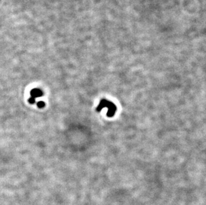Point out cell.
I'll use <instances>...</instances> for the list:
<instances>
[{
	"label": "cell",
	"instance_id": "277c9868",
	"mask_svg": "<svg viewBox=\"0 0 206 205\" xmlns=\"http://www.w3.org/2000/svg\"><path fill=\"white\" fill-rule=\"evenodd\" d=\"M35 99H32V97H30V99H29V102H30V103H31V104H34V103H35Z\"/></svg>",
	"mask_w": 206,
	"mask_h": 205
},
{
	"label": "cell",
	"instance_id": "7a4b0ae2",
	"mask_svg": "<svg viewBox=\"0 0 206 205\" xmlns=\"http://www.w3.org/2000/svg\"><path fill=\"white\" fill-rule=\"evenodd\" d=\"M31 97L32 99L35 100V98H38L39 97H41L44 95V93L39 89H33L30 91Z\"/></svg>",
	"mask_w": 206,
	"mask_h": 205
},
{
	"label": "cell",
	"instance_id": "3957f363",
	"mask_svg": "<svg viewBox=\"0 0 206 205\" xmlns=\"http://www.w3.org/2000/svg\"><path fill=\"white\" fill-rule=\"evenodd\" d=\"M37 106H38L39 108H43L45 107V103L44 101H39L37 103Z\"/></svg>",
	"mask_w": 206,
	"mask_h": 205
},
{
	"label": "cell",
	"instance_id": "6da1fadb",
	"mask_svg": "<svg viewBox=\"0 0 206 205\" xmlns=\"http://www.w3.org/2000/svg\"><path fill=\"white\" fill-rule=\"evenodd\" d=\"M107 108H108V113H107V115H108V117H111L114 116V114L115 113V112H116L117 111V107L115 106L112 102L109 101Z\"/></svg>",
	"mask_w": 206,
	"mask_h": 205
}]
</instances>
